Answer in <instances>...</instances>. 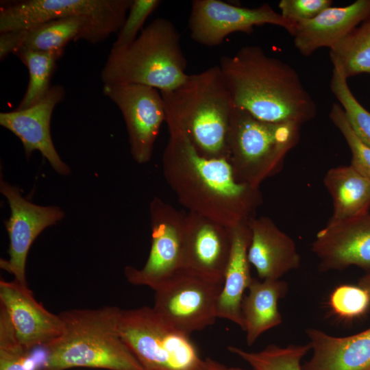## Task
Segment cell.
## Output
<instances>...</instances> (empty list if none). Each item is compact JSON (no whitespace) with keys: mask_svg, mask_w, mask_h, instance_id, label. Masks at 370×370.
Wrapping results in <instances>:
<instances>
[{"mask_svg":"<svg viewBox=\"0 0 370 370\" xmlns=\"http://www.w3.org/2000/svg\"><path fill=\"white\" fill-rule=\"evenodd\" d=\"M219 66L234 107L261 121L301 126L313 119L317 106L297 71L257 45L224 56Z\"/></svg>","mask_w":370,"mask_h":370,"instance_id":"obj_2","label":"cell"},{"mask_svg":"<svg viewBox=\"0 0 370 370\" xmlns=\"http://www.w3.org/2000/svg\"><path fill=\"white\" fill-rule=\"evenodd\" d=\"M332 4L331 0H281L278 7L282 16L296 25L314 18Z\"/></svg>","mask_w":370,"mask_h":370,"instance_id":"obj_33","label":"cell"},{"mask_svg":"<svg viewBox=\"0 0 370 370\" xmlns=\"http://www.w3.org/2000/svg\"><path fill=\"white\" fill-rule=\"evenodd\" d=\"M121 310L116 306H105L60 312L64 331L45 348L44 370H145L120 336Z\"/></svg>","mask_w":370,"mask_h":370,"instance_id":"obj_4","label":"cell"},{"mask_svg":"<svg viewBox=\"0 0 370 370\" xmlns=\"http://www.w3.org/2000/svg\"><path fill=\"white\" fill-rule=\"evenodd\" d=\"M229 352L241 358L255 370H302L301 360L311 349L306 344H290L280 347L270 344L257 352H249L234 346Z\"/></svg>","mask_w":370,"mask_h":370,"instance_id":"obj_27","label":"cell"},{"mask_svg":"<svg viewBox=\"0 0 370 370\" xmlns=\"http://www.w3.org/2000/svg\"><path fill=\"white\" fill-rule=\"evenodd\" d=\"M80 40L91 44L98 43L92 25L86 17L71 16L49 21L25 30L20 47L62 56L70 41Z\"/></svg>","mask_w":370,"mask_h":370,"instance_id":"obj_24","label":"cell"},{"mask_svg":"<svg viewBox=\"0 0 370 370\" xmlns=\"http://www.w3.org/2000/svg\"><path fill=\"white\" fill-rule=\"evenodd\" d=\"M202 370H247L238 367H227L210 358L204 360ZM251 370H255L254 369Z\"/></svg>","mask_w":370,"mask_h":370,"instance_id":"obj_35","label":"cell"},{"mask_svg":"<svg viewBox=\"0 0 370 370\" xmlns=\"http://www.w3.org/2000/svg\"><path fill=\"white\" fill-rule=\"evenodd\" d=\"M132 0H18L1 1L0 32L27 30L71 16L90 22L98 42L121 28Z\"/></svg>","mask_w":370,"mask_h":370,"instance_id":"obj_8","label":"cell"},{"mask_svg":"<svg viewBox=\"0 0 370 370\" xmlns=\"http://www.w3.org/2000/svg\"><path fill=\"white\" fill-rule=\"evenodd\" d=\"M329 117L340 131L351 151L350 165L370 180V147L355 133L339 103L332 105Z\"/></svg>","mask_w":370,"mask_h":370,"instance_id":"obj_31","label":"cell"},{"mask_svg":"<svg viewBox=\"0 0 370 370\" xmlns=\"http://www.w3.org/2000/svg\"><path fill=\"white\" fill-rule=\"evenodd\" d=\"M162 158L167 184L188 210L228 227L248 222L263 202L259 187L238 182L225 158L201 156L180 130L169 127Z\"/></svg>","mask_w":370,"mask_h":370,"instance_id":"obj_1","label":"cell"},{"mask_svg":"<svg viewBox=\"0 0 370 370\" xmlns=\"http://www.w3.org/2000/svg\"><path fill=\"white\" fill-rule=\"evenodd\" d=\"M312 251L322 272L356 266L370 273V214L327 224L316 234Z\"/></svg>","mask_w":370,"mask_h":370,"instance_id":"obj_16","label":"cell"},{"mask_svg":"<svg viewBox=\"0 0 370 370\" xmlns=\"http://www.w3.org/2000/svg\"><path fill=\"white\" fill-rule=\"evenodd\" d=\"M1 308L6 312L20 343L27 350L45 348L64 331L60 314L47 310L27 285L16 280L0 281Z\"/></svg>","mask_w":370,"mask_h":370,"instance_id":"obj_15","label":"cell"},{"mask_svg":"<svg viewBox=\"0 0 370 370\" xmlns=\"http://www.w3.org/2000/svg\"><path fill=\"white\" fill-rule=\"evenodd\" d=\"M38 362L19 342L5 310L0 309V370H40Z\"/></svg>","mask_w":370,"mask_h":370,"instance_id":"obj_29","label":"cell"},{"mask_svg":"<svg viewBox=\"0 0 370 370\" xmlns=\"http://www.w3.org/2000/svg\"><path fill=\"white\" fill-rule=\"evenodd\" d=\"M160 92L167 127L183 132L201 156L227 159L234 105L219 65L188 75L177 88Z\"/></svg>","mask_w":370,"mask_h":370,"instance_id":"obj_3","label":"cell"},{"mask_svg":"<svg viewBox=\"0 0 370 370\" xmlns=\"http://www.w3.org/2000/svg\"><path fill=\"white\" fill-rule=\"evenodd\" d=\"M186 66L179 32L171 21L160 17L130 46L110 50L101 79L103 84H135L167 92L186 79Z\"/></svg>","mask_w":370,"mask_h":370,"instance_id":"obj_5","label":"cell"},{"mask_svg":"<svg viewBox=\"0 0 370 370\" xmlns=\"http://www.w3.org/2000/svg\"><path fill=\"white\" fill-rule=\"evenodd\" d=\"M223 284L214 283L181 271L157 288V314L175 330L190 336L213 324Z\"/></svg>","mask_w":370,"mask_h":370,"instance_id":"obj_9","label":"cell"},{"mask_svg":"<svg viewBox=\"0 0 370 370\" xmlns=\"http://www.w3.org/2000/svg\"><path fill=\"white\" fill-rule=\"evenodd\" d=\"M161 3L159 0H132L126 18L118 32L112 51L123 49L138 36L147 18Z\"/></svg>","mask_w":370,"mask_h":370,"instance_id":"obj_32","label":"cell"},{"mask_svg":"<svg viewBox=\"0 0 370 370\" xmlns=\"http://www.w3.org/2000/svg\"><path fill=\"white\" fill-rule=\"evenodd\" d=\"M120 336L145 370H202L204 360L189 335L166 323L153 308L122 310Z\"/></svg>","mask_w":370,"mask_h":370,"instance_id":"obj_7","label":"cell"},{"mask_svg":"<svg viewBox=\"0 0 370 370\" xmlns=\"http://www.w3.org/2000/svg\"><path fill=\"white\" fill-rule=\"evenodd\" d=\"M44 370V369H43Z\"/></svg>","mask_w":370,"mask_h":370,"instance_id":"obj_37","label":"cell"},{"mask_svg":"<svg viewBox=\"0 0 370 370\" xmlns=\"http://www.w3.org/2000/svg\"><path fill=\"white\" fill-rule=\"evenodd\" d=\"M330 86L353 130L370 147V112L356 99L348 86L347 79L335 68L332 70Z\"/></svg>","mask_w":370,"mask_h":370,"instance_id":"obj_28","label":"cell"},{"mask_svg":"<svg viewBox=\"0 0 370 370\" xmlns=\"http://www.w3.org/2000/svg\"><path fill=\"white\" fill-rule=\"evenodd\" d=\"M14 53L24 63L29 72L27 90L16 108V110H23L35 105L47 94L51 87L50 81L56 61L62 56L34 51L23 47H19Z\"/></svg>","mask_w":370,"mask_h":370,"instance_id":"obj_26","label":"cell"},{"mask_svg":"<svg viewBox=\"0 0 370 370\" xmlns=\"http://www.w3.org/2000/svg\"><path fill=\"white\" fill-rule=\"evenodd\" d=\"M370 12V0H357L343 7H329L314 18L295 25V47L304 56L330 49L358 26Z\"/></svg>","mask_w":370,"mask_h":370,"instance_id":"obj_19","label":"cell"},{"mask_svg":"<svg viewBox=\"0 0 370 370\" xmlns=\"http://www.w3.org/2000/svg\"><path fill=\"white\" fill-rule=\"evenodd\" d=\"M358 285L366 290L370 295V273L361 277L358 281Z\"/></svg>","mask_w":370,"mask_h":370,"instance_id":"obj_36","label":"cell"},{"mask_svg":"<svg viewBox=\"0 0 370 370\" xmlns=\"http://www.w3.org/2000/svg\"><path fill=\"white\" fill-rule=\"evenodd\" d=\"M0 191L6 197L11 214L5 221L10 245L9 259L1 260V268L14 277V280L27 284L25 267L29 250L37 236L47 227L64 218L58 206H42L24 198L20 190L0 180Z\"/></svg>","mask_w":370,"mask_h":370,"instance_id":"obj_13","label":"cell"},{"mask_svg":"<svg viewBox=\"0 0 370 370\" xmlns=\"http://www.w3.org/2000/svg\"><path fill=\"white\" fill-rule=\"evenodd\" d=\"M306 333L312 356L302 370H370V328L344 337L314 328Z\"/></svg>","mask_w":370,"mask_h":370,"instance_id":"obj_20","label":"cell"},{"mask_svg":"<svg viewBox=\"0 0 370 370\" xmlns=\"http://www.w3.org/2000/svg\"><path fill=\"white\" fill-rule=\"evenodd\" d=\"M64 96L62 86H51L44 98L35 105L23 110L1 112L0 125L21 140L27 158L34 151H38L58 173L67 175L70 169L58 155L50 132L53 111Z\"/></svg>","mask_w":370,"mask_h":370,"instance_id":"obj_17","label":"cell"},{"mask_svg":"<svg viewBox=\"0 0 370 370\" xmlns=\"http://www.w3.org/2000/svg\"><path fill=\"white\" fill-rule=\"evenodd\" d=\"M328 304L334 315L351 321L362 317L369 312L370 295L358 284H341L331 292Z\"/></svg>","mask_w":370,"mask_h":370,"instance_id":"obj_30","label":"cell"},{"mask_svg":"<svg viewBox=\"0 0 370 370\" xmlns=\"http://www.w3.org/2000/svg\"><path fill=\"white\" fill-rule=\"evenodd\" d=\"M230 231L231 249L218 299L217 318L227 319L244 330L242 302L253 279L248 259L251 233L248 222L230 227Z\"/></svg>","mask_w":370,"mask_h":370,"instance_id":"obj_21","label":"cell"},{"mask_svg":"<svg viewBox=\"0 0 370 370\" xmlns=\"http://www.w3.org/2000/svg\"><path fill=\"white\" fill-rule=\"evenodd\" d=\"M103 92L121 112L133 158L139 164L148 162L161 125L166 119L160 91L140 84H105Z\"/></svg>","mask_w":370,"mask_h":370,"instance_id":"obj_12","label":"cell"},{"mask_svg":"<svg viewBox=\"0 0 370 370\" xmlns=\"http://www.w3.org/2000/svg\"><path fill=\"white\" fill-rule=\"evenodd\" d=\"M242 302L246 342L252 345L264 332L282 322L278 304L285 297L288 284L282 280L253 278Z\"/></svg>","mask_w":370,"mask_h":370,"instance_id":"obj_22","label":"cell"},{"mask_svg":"<svg viewBox=\"0 0 370 370\" xmlns=\"http://www.w3.org/2000/svg\"><path fill=\"white\" fill-rule=\"evenodd\" d=\"M267 24L282 27L291 35L295 27L268 3L244 8L220 0H194L191 3L190 35L195 42L204 46L219 45L232 33L249 34L255 26Z\"/></svg>","mask_w":370,"mask_h":370,"instance_id":"obj_11","label":"cell"},{"mask_svg":"<svg viewBox=\"0 0 370 370\" xmlns=\"http://www.w3.org/2000/svg\"><path fill=\"white\" fill-rule=\"evenodd\" d=\"M230 249V227L193 212L186 214L182 271L223 284Z\"/></svg>","mask_w":370,"mask_h":370,"instance_id":"obj_14","label":"cell"},{"mask_svg":"<svg viewBox=\"0 0 370 370\" xmlns=\"http://www.w3.org/2000/svg\"><path fill=\"white\" fill-rule=\"evenodd\" d=\"M333 68L347 79L370 74V12L341 41L330 49Z\"/></svg>","mask_w":370,"mask_h":370,"instance_id":"obj_25","label":"cell"},{"mask_svg":"<svg viewBox=\"0 0 370 370\" xmlns=\"http://www.w3.org/2000/svg\"><path fill=\"white\" fill-rule=\"evenodd\" d=\"M323 183L333 203L328 224H334L369 213L370 180L351 165L328 171Z\"/></svg>","mask_w":370,"mask_h":370,"instance_id":"obj_23","label":"cell"},{"mask_svg":"<svg viewBox=\"0 0 370 370\" xmlns=\"http://www.w3.org/2000/svg\"><path fill=\"white\" fill-rule=\"evenodd\" d=\"M151 245L148 258L140 269L125 268L127 280L134 285L153 291L183 269L186 213L160 198L150 202Z\"/></svg>","mask_w":370,"mask_h":370,"instance_id":"obj_10","label":"cell"},{"mask_svg":"<svg viewBox=\"0 0 370 370\" xmlns=\"http://www.w3.org/2000/svg\"><path fill=\"white\" fill-rule=\"evenodd\" d=\"M301 126L271 123L233 109L227 135V160L236 179L260 187L282 169L287 153L299 142Z\"/></svg>","mask_w":370,"mask_h":370,"instance_id":"obj_6","label":"cell"},{"mask_svg":"<svg viewBox=\"0 0 370 370\" xmlns=\"http://www.w3.org/2000/svg\"><path fill=\"white\" fill-rule=\"evenodd\" d=\"M251 238L248 249L250 264L261 280H280L301 264L293 238L267 217L256 216L248 221Z\"/></svg>","mask_w":370,"mask_h":370,"instance_id":"obj_18","label":"cell"},{"mask_svg":"<svg viewBox=\"0 0 370 370\" xmlns=\"http://www.w3.org/2000/svg\"><path fill=\"white\" fill-rule=\"evenodd\" d=\"M25 30H14L1 33L0 59L4 60L9 54L14 53L21 46Z\"/></svg>","mask_w":370,"mask_h":370,"instance_id":"obj_34","label":"cell"}]
</instances>
